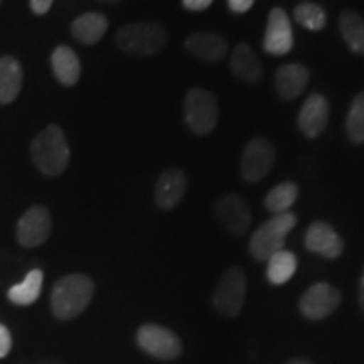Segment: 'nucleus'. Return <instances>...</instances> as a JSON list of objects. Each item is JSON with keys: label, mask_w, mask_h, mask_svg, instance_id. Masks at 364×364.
<instances>
[{"label": "nucleus", "mask_w": 364, "mask_h": 364, "mask_svg": "<svg viewBox=\"0 0 364 364\" xmlns=\"http://www.w3.org/2000/svg\"><path fill=\"white\" fill-rule=\"evenodd\" d=\"M136 343L150 356L171 361L181 356L182 343L174 332L162 326L145 324L136 332Z\"/></svg>", "instance_id": "obj_7"}, {"label": "nucleus", "mask_w": 364, "mask_h": 364, "mask_svg": "<svg viewBox=\"0 0 364 364\" xmlns=\"http://www.w3.org/2000/svg\"><path fill=\"white\" fill-rule=\"evenodd\" d=\"M184 118L193 134H211L220 120L215 95L204 88H191L184 98Z\"/></svg>", "instance_id": "obj_5"}, {"label": "nucleus", "mask_w": 364, "mask_h": 364, "mask_svg": "<svg viewBox=\"0 0 364 364\" xmlns=\"http://www.w3.org/2000/svg\"><path fill=\"white\" fill-rule=\"evenodd\" d=\"M97 2H102V4H118V2H122V0H97Z\"/></svg>", "instance_id": "obj_34"}, {"label": "nucleus", "mask_w": 364, "mask_h": 364, "mask_svg": "<svg viewBox=\"0 0 364 364\" xmlns=\"http://www.w3.org/2000/svg\"><path fill=\"white\" fill-rule=\"evenodd\" d=\"M211 4L213 0H182V6H184V9H188V11H193V12L206 11Z\"/></svg>", "instance_id": "obj_30"}, {"label": "nucleus", "mask_w": 364, "mask_h": 364, "mask_svg": "<svg viewBox=\"0 0 364 364\" xmlns=\"http://www.w3.org/2000/svg\"><path fill=\"white\" fill-rule=\"evenodd\" d=\"M275 162V149L267 139H253L247 144L241 157V177L247 182L265 179Z\"/></svg>", "instance_id": "obj_8"}, {"label": "nucleus", "mask_w": 364, "mask_h": 364, "mask_svg": "<svg viewBox=\"0 0 364 364\" xmlns=\"http://www.w3.org/2000/svg\"><path fill=\"white\" fill-rule=\"evenodd\" d=\"M95 284L90 277L73 273L59 279L51 294L53 314L59 321H70L80 316L93 299Z\"/></svg>", "instance_id": "obj_2"}, {"label": "nucleus", "mask_w": 364, "mask_h": 364, "mask_svg": "<svg viewBox=\"0 0 364 364\" xmlns=\"http://www.w3.org/2000/svg\"><path fill=\"white\" fill-rule=\"evenodd\" d=\"M341 304V292L329 284H316L302 295L299 309L309 321H321L336 312Z\"/></svg>", "instance_id": "obj_10"}, {"label": "nucleus", "mask_w": 364, "mask_h": 364, "mask_svg": "<svg viewBox=\"0 0 364 364\" xmlns=\"http://www.w3.org/2000/svg\"><path fill=\"white\" fill-rule=\"evenodd\" d=\"M294 17L300 26L306 27L309 31L324 29L327 22L324 9L318 6V4H314V2L299 4V6L294 9Z\"/></svg>", "instance_id": "obj_27"}, {"label": "nucleus", "mask_w": 364, "mask_h": 364, "mask_svg": "<svg viewBox=\"0 0 364 364\" xmlns=\"http://www.w3.org/2000/svg\"><path fill=\"white\" fill-rule=\"evenodd\" d=\"M12 336L4 324H0V358H6L11 353Z\"/></svg>", "instance_id": "obj_28"}, {"label": "nucleus", "mask_w": 364, "mask_h": 364, "mask_svg": "<svg viewBox=\"0 0 364 364\" xmlns=\"http://www.w3.org/2000/svg\"><path fill=\"white\" fill-rule=\"evenodd\" d=\"M188 179L181 169L164 171L156 182V204L164 211L176 208L182 201Z\"/></svg>", "instance_id": "obj_15"}, {"label": "nucleus", "mask_w": 364, "mask_h": 364, "mask_svg": "<svg viewBox=\"0 0 364 364\" xmlns=\"http://www.w3.org/2000/svg\"><path fill=\"white\" fill-rule=\"evenodd\" d=\"M53 221L48 208L33 206L22 215L17 223V241L24 248H36L46 243L51 235Z\"/></svg>", "instance_id": "obj_9"}, {"label": "nucleus", "mask_w": 364, "mask_h": 364, "mask_svg": "<svg viewBox=\"0 0 364 364\" xmlns=\"http://www.w3.org/2000/svg\"><path fill=\"white\" fill-rule=\"evenodd\" d=\"M346 134L353 144H364V91L353 100L346 118Z\"/></svg>", "instance_id": "obj_26"}, {"label": "nucleus", "mask_w": 364, "mask_h": 364, "mask_svg": "<svg viewBox=\"0 0 364 364\" xmlns=\"http://www.w3.org/2000/svg\"><path fill=\"white\" fill-rule=\"evenodd\" d=\"M22 83H24V71L21 63L12 56L0 58V105L14 103L19 97Z\"/></svg>", "instance_id": "obj_19"}, {"label": "nucleus", "mask_w": 364, "mask_h": 364, "mask_svg": "<svg viewBox=\"0 0 364 364\" xmlns=\"http://www.w3.org/2000/svg\"><path fill=\"white\" fill-rule=\"evenodd\" d=\"M247 277L240 267H230L223 273L213 292V307L226 317H236L247 299Z\"/></svg>", "instance_id": "obj_6"}, {"label": "nucleus", "mask_w": 364, "mask_h": 364, "mask_svg": "<svg viewBox=\"0 0 364 364\" xmlns=\"http://www.w3.org/2000/svg\"><path fill=\"white\" fill-rule=\"evenodd\" d=\"M327 122H329V102L321 93L311 95L299 113V129L309 139H314L324 132Z\"/></svg>", "instance_id": "obj_14"}, {"label": "nucleus", "mask_w": 364, "mask_h": 364, "mask_svg": "<svg viewBox=\"0 0 364 364\" xmlns=\"http://www.w3.org/2000/svg\"><path fill=\"white\" fill-rule=\"evenodd\" d=\"M53 2L54 0H31V9H33V12L38 14V16H44V14L51 11Z\"/></svg>", "instance_id": "obj_31"}, {"label": "nucleus", "mask_w": 364, "mask_h": 364, "mask_svg": "<svg viewBox=\"0 0 364 364\" xmlns=\"http://www.w3.org/2000/svg\"><path fill=\"white\" fill-rule=\"evenodd\" d=\"M4 2V0H0V4H2Z\"/></svg>", "instance_id": "obj_35"}, {"label": "nucleus", "mask_w": 364, "mask_h": 364, "mask_svg": "<svg viewBox=\"0 0 364 364\" xmlns=\"http://www.w3.org/2000/svg\"><path fill=\"white\" fill-rule=\"evenodd\" d=\"M186 49L201 61L218 63L226 56L228 43L220 34L194 33L186 39Z\"/></svg>", "instance_id": "obj_16"}, {"label": "nucleus", "mask_w": 364, "mask_h": 364, "mask_svg": "<svg viewBox=\"0 0 364 364\" xmlns=\"http://www.w3.org/2000/svg\"><path fill=\"white\" fill-rule=\"evenodd\" d=\"M255 0H228V7L231 12L236 14H245L253 7Z\"/></svg>", "instance_id": "obj_29"}, {"label": "nucleus", "mask_w": 364, "mask_h": 364, "mask_svg": "<svg viewBox=\"0 0 364 364\" xmlns=\"http://www.w3.org/2000/svg\"><path fill=\"white\" fill-rule=\"evenodd\" d=\"M309 83V70L304 65H284L275 73V88L280 98L295 100Z\"/></svg>", "instance_id": "obj_17"}, {"label": "nucleus", "mask_w": 364, "mask_h": 364, "mask_svg": "<svg viewBox=\"0 0 364 364\" xmlns=\"http://www.w3.org/2000/svg\"><path fill=\"white\" fill-rule=\"evenodd\" d=\"M230 68L236 78L247 81V83H258L263 78V68L258 61L257 54L245 43L238 44L233 49Z\"/></svg>", "instance_id": "obj_20"}, {"label": "nucleus", "mask_w": 364, "mask_h": 364, "mask_svg": "<svg viewBox=\"0 0 364 364\" xmlns=\"http://www.w3.org/2000/svg\"><path fill=\"white\" fill-rule=\"evenodd\" d=\"M289 364H314V363H311L309 359H304V358H294V359H290Z\"/></svg>", "instance_id": "obj_33"}, {"label": "nucleus", "mask_w": 364, "mask_h": 364, "mask_svg": "<svg viewBox=\"0 0 364 364\" xmlns=\"http://www.w3.org/2000/svg\"><path fill=\"white\" fill-rule=\"evenodd\" d=\"M339 31L346 44L353 53L364 56V19L353 11H344L339 16Z\"/></svg>", "instance_id": "obj_23"}, {"label": "nucleus", "mask_w": 364, "mask_h": 364, "mask_svg": "<svg viewBox=\"0 0 364 364\" xmlns=\"http://www.w3.org/2000/svg\"><path fill=\"white\" fill-rule=\"evenodd\" d=\"M294 48V33L289 16L282 7H273L268 14L263 49L273 56H284Z\"/></svg>", "instance_id": "obj_11"}, {"label": "nucleus", "mask_w": 364, "mask_h": 364, "mask_svg": "<svg viewBox=\"0 0 364 364\" xmlns=\"http://www.w3.org/2000/svg\"><path fill=\"white\" fill-rule=\"evenodd\" d=\"M215 213L223 228L235 236H245L252 225L250 208L240 194L223 196L216 203Z\"/></svg>", "instance_id": "obj_12"}, {"label": "nucleus", "mask_w": 364, "mask_h": 364, "mask_svg": "<svg viewBox=\"0 0 364 364\" xmlns=\"http://www.w3.org/2000/svg\"><path fill=\"white\" fill-rule=\"evenodd\" d=\"M297 225V216L292 211L273 215V218L263 223L250 238V253L255 260L267 262L277 252L284 250L287 235Z\"/></svg>", "instance_id": "obj_4"}, {"label": "nucleus", "mask_w": 364, "mask_h": 364, "mask_svg": "<svg viewBox=\"0 0 364 364\" xmlns=\"http://www.w3.org/2000/svg\"><path fill=\"white\" fill-rule=\"evenodd\" d=\"M43 279H44L43 270H39V268L31 270L26 275V279L21 282V284L11 287V290H9V294H7L9 300H11L12 304H16V306H21V307H26V306H31V304H34L36 300L39 299L41 290H43Z\"/></svg>", "instance_id": "obj_22"}, {"label": "nucleus", "mask_w": 364, "mask_h": 364, "mask_svg": "<svg viewBox=\"0 0 364 364\" xmlns=\"http://www.w3.org/2000/svg\"><path fill=\"white\" fill-rule=\"evenodd\" d=\"M115 43L130 56H154L169 43V33L159 22H132L118 29Z\"/></svg>", "instance_id": "obj_3"}, {"label": "nucleus", "mask_w": 364, "mask_h": 364, "mask_svg": "<svg viewBox=\"0 0 364 364\" xmlns=\"http://www.w3.org/2000/svg\"><path fill=\"white\" fill-rule=\"evenodd\" d=\"M51 66L56 80L65 86L78 83L81 76V63L76 53L68 46H58L51 54Z\"/></svg>", "instance_id": "obj_21"}, {"label": "nucleus", "mask_w": 364, "mask_h": 364, "mask_svg": "<svg viewBox=\"0 0 364 364\" xmlns=\"http://www.w3.org/2000/svg\"><path fill=\"white\" fill-rule=\"evenodd\" d=\"M359 306H361L363 312H364V270L361 275V282H359Z\"/></svg>", "instance_id": "obj_32"}, {"label": "nucleus", "mask_w": 364, "mask_h": 364, "mask_svg": "<svg viewBox=\"0 0 364 364\" xmlns=\"http://www.w3.org/2000/svg\"><path fill=\"white\" fill-rule=\"evenodd\" d=\"M306 248L309 252L334 260V258L341 257V253H343L344 243L329 223L316 221L309 226L306 233Z\"/></svg>", "instance_id": "obj_13"}, {"label": "nucleus", "mask_w": 364, "mask_h": 364, "mask_svg": "<svg viewBox=\"0 0 364 364\" xmlns=\"http://www.w3.org/2000/svg\"><path fill=\"white\" fill-rule=\"evenodd\" d=\"M299 188L295 182H280L272 191H268L265 198V208L273 215H280V213H287L292 204L297 201Z\"/></svg>", "instance_id": "obj_25"}, {"label": "nucleus", "mask_w": 364, "mask_h": 364, "mask_svg": "<svg viewBox=\"0 0 364 364\" xmlns=\"http://www.w3.org/2000/svg\"><path fill=\"white\" fill-rule=\"evenodd\" d=\"M31 159L36 169L48 177L61 176L70 164L71 152L65 132L58 125H48L31 142Z\"/></svg>", "instance_id": "obj_1"}, {"label": "nucleus", "mask_w": 364, "mask_h": 364, "mask_svg": "<svg viewBox=\"0 0 364 364\" xmlns=\"http://www.w3.org/2000/svg\"><path fill=\"white\" fill-rule=\"evenodd\" d=\"M297 270V258L289 250H280L267 260V277L273 285H282L289 282Z\"/></svg>", "instance_id": "obj_24"}, {"label": "nucleus", "mask_w": 364, "mask_h": 364, "mask_svg": "<svg viewBox=\"0 0 364 364\" xmlns=\"http://www.w3.org/2000/svg\"><path fill=\"white\" fill-rule=\"evenodd\" d=\"M108 29L107 16L100 12H86L76 17L71 24V34L78 43L93 46L103 39Z\"/></svg>", "instance_id": "obj_18"}]
</instances>
